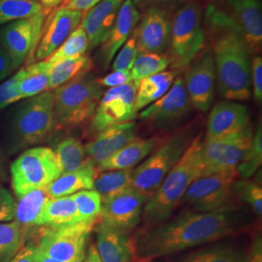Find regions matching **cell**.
I'll use <instances>...</instances> for the list:
<instances>
[{
    "mask_svg": "<svg viewBox=\"0 0 262 262\" xmlns=\"http://www.w3.org/2000/svg\"><path fill=\"white\" fill-rule=\"evenodd\" d=\"M241 228L232 207L208 213L188 212L139 230L132 238L135 258L151 262L224 240Z\"/></svg>",
    "mask_w": 262,
    "mask_h": 262,
    "instance_id": "obj_1",
    "label": "cell"
},
{
    "mask_svg": "<svg viewBox=\"0 0 262 262\" xmlns=\"http://www.w3.org/2000/svg\"><path fill=\"white\" fill-rule=\"evenodd\" d=\"M56 127L54 91L19 100L11 109L2 128L3 150L6 156L39 144Z\"/></svg>",
    "mask_w": 262,
    "mask_h": 262,
    "instance_id": "obj_2",
    "label": "cell"
},
{
    "mask_svg": "<svg viewBox=\"0 0 262 262\" xmlns=\"http://www.w3.org/2000/svg\"><path fill=\"white\" fill-rule=\"evenodd\" d=\"M201 142L202 133H199L156 192L149 198L142 214L145 226L159 225L168 220L181 205L188 187L202 176Z\"/></svg>",
    "mask_w": 262,
    "mask_h": 262,
    "instance_id": "obj_3",
    "label": "cell"
},
{
    "mask_svg": "<svg viewBox=\"0 0 262 262\" xmlns=\"http://www.w3.org/2000/svg\"><path fill=\"white\" fill-rule=\"evenodd\" d=\"M214 61L219 93L228 101H245L252 95L249 47L241 30L231 29L216 39Z\"/></svg>",
    "mask_w": 262,
    "mask_h": 262,
    "instance_id": "obj_4",
    "label": "cell"
},
{
    "mask_svg": "<svg viewBox=\"0 0 262 262\" xmlns=\"http://www.w3.org/2000/svg\"><path fill=\"white\" fill-rule=\"evenodd\" d=\"M103 95V88L91 73H85L54 91L56 126L74 128L93 118Z\"/></svg>",
    "mask_w": 262,
    "mask_h": 262,
    "instance_id": "obj_5",
    "label": "cell"
},
{
    "mask_svg": "<svg viewBox=\"0 0 262 262\" xmlns=\"http://www.w3.org/2000/svg\"><path fill=\"white\" fill-rule=\"evenodd\" d=\"M195 137L196 134L187 128L161 141L148 159L133 168L131 187L150 198Z\"/></svg>",
    "mask_w": 262,
    "mask_h": 262,
    "instance_id": "obj_6",
    "label": "cell"
},
{
    "mask_svg": "<svg viewBox=\"0 0 262 262\" xmlns=\"http://www.w3.org/2000/svg\"><path fill=\"white\" fill-rule=\"evenodd\" d=\"M9 169L11 184L17 198L47 187L62 174L55 151L46 147L24 150Z\"/></svg>",
    "mask_w": 262,
    "mask_h": 262,
    "instance_id": "obj_7",
    "label": "cell"
},
{
    "mask_svg": "<svg viewBox=\"0 0 262 262\" xmlns=\"http://www.w3.org/2000/svg\"><path fill=\"white\" fill-rule=\"evenodd\" d=\"M201 12L193 1H187L176 10L171 20V64L177 71L192 63L204 45Z\"/></svg>",
    "mask_w": 262,
    "mask_h": 262,
    "instance_id": "obj_8",
    "label": "cell"
},
{
    "mask_svg": "<svg viewBox=\"0 0 262 262\" xmlns=\"http://www.w3.org/2000/svg\"><path fill=\"white\" fill-rule=\"evenodd\" d=\"M96 223H78L60 227H43L36 247L60 262H82L88 240Z\"/></svg>",
    "mask_w": 262,
    "mask_h": 262,
    "instance_id": "obj_9",
    "label": "cell"
},
{
    "mask_svg": "<svg viewBox=\"0 0 262 262\" xmlns=\"http://www.w3.org/2000/svg\"><path fill=\"white\" fill-rule=\"evenodd\" d=\"M253 136L252 126L249 125L245 130L234 135L203 138L201 142L202 176L237 170Z\"/></svg>",
    "mask_w": 262,
    "mask_h": 262,
    "instance_id": "obj_10",
    "label": "cell"
},
{
    "mask_svg": "<svg viewBox=\"0 0 262 262\" xmlns=\"http://www.w3.org/2000/svg\"><path fill=\"white\" fill-rule=\"evenodd\" d=\"M193 106L188 97L184 79L176 77L168 92L139 114V119L156 131H168L185 122Z\"/></svg>",
    "mask_w": 262,
    "mask_h": 262,
    "instance_id": "obj_11",
    "label": "cell"
},
{
    "mask_svg": "<svg viewBox=\"0 0 262 262\" xmlns=\"http://www.w3.org/2000/svg\"><path fill=\"white\" fill-rule=\"evenodd\" d=\"M46 16L42 12L31 18L10 23L1 28L0 45L9 56L15 70L26 60L28 66L33 63Z\"/></svg>",
    "mask_w": 262,
    "mask_h": 262,
    "instance_id": "obj_12",
    "label": "cell"
},
{
    "mask_svg": "<svg viewBox=\"0 0 262 262\" xmlns=\"http://www.w3.org/2000/svg\"><path fill=\"white\" fill-rule=\"evenodd\" d=\"M237 177V170L201 176L188 187L181 203H186L192 212L198 213L230 207L232 186Z\"/></svg>",
    "mask_w": 262,
    "mask_h": 262,
    "instance_id": "obj_13",
    "label": "cell"
},
{
    "mask_svg": "<svg viewBox=\"0 0 262 262\" xmlns=\"http://www.w3.org/2000/svg\"><path fill=\"white\" fill-rule=\"evenodd\" d=\"M136 92L133 82L105 92L92 118V128L98 133L113 125L132 122L137 114L134 110Z\"/></svg>",
    "mask_w": 262,
    "mask_h": 262,
    "instance_id": "obj_14",
    "label": "cell"
},
{
    "mask_svg": "<svg viewBox=\"0 0 262 262\" xmlns=\"http://www.w3.org/2000/svg\"><path fill=\"white\" fill-rule=\"evenodd\" d=\"M149 197L134 188L102 200L100 221L123 232L130 233L142 222L143 209Z\"/></svg>",
    "mask_w": 262,
    "mask_h": 262,
    "instance_id": "obj_15",
    "label": "cell"
},
{
    "mask_svg": "<svg viewBox=\"0 0 262 262\" xmlns=\"http://www.w3.org/2000/svg\"><path fill=\"white\" fill-rule=\"evenodd\" d=\"M167 11L149 9L143 12L131 36L139 53L163 54L170 45L171 18Z\"/></svg>",
    "mask_w": 262,
    "mask_h": 262,
    "instance_id": "obj_16",
    "label": "cell"
},
{
    "mask_svg": "<svg viewBox=\"0 0 262 262\" xmlns=\"http://www.w3.org/2000/svg\"><path fill=\"white\" fill-rule=\"evenodd\" d=\"M215 61L213 52L208 51L191 63L185 74L184 83L193 108L207 112L215 96Z\"/></svg>",
    "mask_w": 262,
    "mask_h": 262,
    "instance_id": "obj_17",
    "label": "cell"
},
{
    "mask_svg": "<svg viewBox=\"0 0 262 262\" xmlns=\"http://www.w3.org/2000/svg\"><path fill=\"white\" fill-rule=\"evenodd\" d=\"M84 13L58 8L44 24L41 37L33 56V63L44 61L60 47L69 35L80 26Z\"/></svg>",
    "mask_w": 262,
    "mask_h": 262,
    "instance_id": "obj_18",
    "label": "cell"
},
{
    "mask_svg": "<svg viewBox=\"0 0 262 262\" xmlns=\"http://www.w3.org/2000/svg\"><path fill=\"white\" fill-rule=\"evenodd\" d=\"M250 124V113L243 104L222 101L215 104L208 117L204 138H217L234 135L245 130Z\"/></svg>",
    "mask_w": 262,
    "mask_h": 262,
    "instance_id": "obj_19",
    "label": "cell"
},
{
    "mask_svg": "<svg viewBox=\"0 0 262 262\" xmlns=\"http://www.w3.org/2000/svg\"><path fill=\"white\" fill-rule=\"evenodd\" d=\"M136 133L135 122H124L110 126L98 132L94 140L84 146L86 156L96 167L101 162L111 158L126 144L134 140L137 137Z\"/></svg>",
    "mask_w": 262,
    "mask_h": 262,
    "instance_id": "obj_20",
    "label": "cell"
},
{
    "mask_svg": "<svg viewBox=\"0 0 262 262\" xmlns=\"http://www.w3.org/2000/svg\"><path fill=\"white\" fill-rule=\"evenodd\" d=\"M96 250L102 262H132L135 259L134 243L129 233L100 221L94 225Z\"/></svg>",
    "mask_w": 262,
    "mask_h": 262,
    "instance_id": "obj_21",
    "label": "cell"
},
{
    "mask_svg": "<svg viewBox=\"0 0 262 262\" xmlns=\"http://www.w3.org/2000/svg\"><path fill=\"white\" fill-rule=\"evenodd\" d=\"M121 5L119 0H101L84 13L80 26L86 34L89 49L102 45L108 40Z\"/></svg>",
    "mask_w": 262,
    "mask_h": 262,
    "instance_id": "obj_22",
    "label": "cell"
},
{
    "mask_svg": "<svg viewBox=\"0 0 262 262\" xmlns=\"http://www.w3.org/2000/svg\"><path fill=\"white\" fill-rule=\"evenodd\" d=\"M249 253L250 249L221 240L180 255L167 256V260L164 262H243Z\"/></svg>",
    "mask_w": 262,
    "mask_h": 262,
    "instance_id": "obj_23",
    "label": "cell"
},
{
    "mask_svg": "<svg viewBox=\"0 0 262 262\" xmlns=\"http://www.w3.org/2000/svg\"><path fill=\"white\" fill-rule=\"evenodd\" d=\"M140 18L141 13L134 6L132 0L123 1L118 12L110 36L102 47V59L105 66L110 64L117 52L130 37Z\"/></svg>",
    "mask_w": 262,
    "mask_h": 262,
    "instance_id": "obj_24",
    "label": "cell"
},
{
    "mask_svg": "<svg viewBox=\"0 0 262 262\" xmlns=\"http://www.w3.org/2000/svg\"><path fill=\"white\" fill-rule=\"evenodd\" d=\"M234 11L249 49L258 51L262 45V8L260 0H226Z\"/></svg>",
    "mask_w": 262,
    "mask_h": 262,
    "instance_id": "obj_25",
    "label": "cell"
},
{
    "mask_svg": "<svg viewBox=\"0 0 262 262\" xmlns=\"http://www.w3.org/2000/svg\"><path fill=\"white\" fill-rule=\"evenodd\" d=\"M160 142L161 139L159 136H152L150 138L136 137L113 155L111 158L97 165L96 170L97 172H104L134 168L142 160L147 159Z\"/></svg>",
    "mask_w": 262,
    "mask_h": 262,
    "instance_id": "obj_26",
    "label": "cell"
},
{
    "mask_svg": "<svg viewBox=\"0 0 262 262\" xmlns=\"http://www.w3.org/2000/svg\"><path fill=\"white\" fill-rule=\"evenodd\" d=\"M97 173L96 167L90 160L82 168L63 173L48 185L45 187L48 195L51 198L70 196L81 190L93 189L94 178Z\"/></svg>",
    "mask_w": 262,
    "mask_h": 262,
    "instance_id": "obj_27",
    "label": "cell"
},
{
    "mask_svg": "<svg viewBox=\"0 0 262 262\" xmlns=\"http://www.w3.org/2000/svg\"><path fill=\"white\" fill-rule=\"evenodd\" d=\"M176 79L175 71H162L141 81L134 102L135 112L142 111L166 94Z\"/></svg>",
    "mask_w": 262,
    "mask_h": 262,
    "instance_id": "obj_28",
    "label": "cell"
},
{
    "mask_svg": "<svg viewBox=\"0 0 262 262\" xmlns=\"http://www.w3.org/2000/svg\"><path fill=\"white\" fill-rule=\"evenodd\" d=\"M78 223L75 203L70 195L50 198L38 219L37 226L54 228Z\"/></svg>",
    "mask_w": 262,
    "mask_h": 262,
    "instance_id": "obj_29",
    "label": "cell"
},
{
    "mask_svg": "<svg viewBox=\"0 0 262 262\" xmlns=\"http://www.w3.org/2000/svg\"><path fill=\"white\" fill-rule=\"evenodd\" d=\"M50 198L45 187L31 190L19 197L16 205L15 221L26 231L28 228L37 226L38 219Z\"/></svg>",
    "mask_w": 262,
    "mask_h": 262,
    "instance_id": "obj_30",
    "label": "cell"
},
{
    "mask_svg": "<svg viewBox=\"0 0 262 262\" xmlns=\"http://www.w3.org/2000/svg\"><path fill=\"white\" fill-rule=\"evenodd\" d=\"M92 59L86 56L77 58H69L55 63H49V86L50 90L66 84L79 76L84 75L93 68Z\"/></svg>",
    "mask_w": 262,
    "mask_h": 262,
    "instance_id": "obj_31",
    "label": "cell"
},
{
    "mask_svg": "<svg viewBox=\"0 0 262 262\" xmlns=\"http://www.w3.org/2000/svg\"><path fill=\"white\" fill-rule=\"evenodd\" d=\"M48 70L49 63L44 60L31 63L18 71L19 75L18 89L23 99L50 91Z\"/></svg>",
    "mask_w": 262,
    "mask_h": 262,
    "instance_id": "obj_32",
    "label": "cell"
},
{
    "mask_svg": "<svg viewBox=\"0 0 262 262\" xmlns=\"http://www.w3.org/2000/svg\"><path fill=\"white\" fill-rule=\"evenodd\" d=\"M54 151L62 174L82 168L90 161L84 145L74 137H67L60 141Z\"/></svg>",
    "mask_w": 262,
    "mask_h": 262,
    "instance_id": "obj_33",
    "label": "cell"
},
{
    "mask_svg": "<svg viewBox=\"0 0 262 262\" xmlns=\"http://www.w3.org/2000/svg\"><path fill=\"white\" fill-rule=\"evenodd\" d=\"M133 168L98 172L94 181L95 190L102 200L131 187Z\"/></svg>",
    "mask_w": 262,
    "mask_h": 262,
    "instance_id": "obj_34",
    "label": "cell"
},
{
    "mask_svg": "<svg viewBox=\"0 0 262 262\" xmlns=\"http://www.w3.org/2000/svg\"><path fill=\"white\" fill-rule=\"evenodd\" d=\"M170 66L171 59L167 55L138 52L130 70L132 82L137 86L143 79L165 71Z\"/></svg>",
    "mask_w": 262,
    "mask_h": 262,
    "instance_id": "obj_35",
    "label": "cell"
},
{
    "mask_svg": "<svg viewBox=\"0 0 262 262\" xmlns=\"http://www.w3.org/2000/svg\"><path fill=\"white\" fill-rule=\"evenodd\" d=\"M27 231L16 222L0 223V262H9L25 244Z\"/></svg>",
    "mask_w": 262,
    "mask_h": 262,
    "instance_id": "obj_36",
    "label": "cell"
},
{
    "mask_svg": "<svg viewBox=\"0 0 262 262\" xmlns=\"http://www.w3.org/2000/svg\"><path fill=\"white\" fill-rule=\"evenodd\" d=\"M44 12L38 0H0V26Z\"/></svg>",
    "mask_w": 262,
    "mask_h": 262,
    "instance_id": "obj_37",
    "label": "cell"
},
{
    "mask_svg": "<svg viewBox=\"0 0 262 262\" xmlns=\"http://www.w3.org/2000/svg\"><path fill=\"white\" fill-rule=\"evenodd\" d=\"M89 49V41L84 29L79 26L62 43L60 47L46 59L48 63L52 64L60 60L77 58L84 56V53Z\"/></svg>",
    "mask_w": 262,
    "mask_h": 262,
    "instance_id": "obj_38",
    "label": "cell"
},
{
    "mask_svg": "<svg viewBox=\"0 0 262 262\" xmlns=\"http://www.w3.org/2000/svg\"><path fill=\"white\" fill-rule=\"evenodd\" d=\"M79 223H97L102 210V198L94 190H81L71 195Z\"/></svg>",
    "mask_w": 262,
    "mask_h": 262,
    "instance_id": "obj_39",
    "label": "cell"
},
{
    "mask_svg": "<svg viewBox=\"0 0 262 262\" xmlns=\"http://www.w3.org/2000/svg\"><path fill=\"white\" fill-rule=\"evenodd\" d=\"M262 163V130L259 124L253 133V139L237 166L238 176L250 178L260 168Z\"/></svg>",
    "mask_w": 262,
    "mask_h": 262,
    "instance_id": "obj_40",
    "label": "cell"
},
{
    "mask_svg": "<svg viewBox=\"0 0 262 262\" xmlns=\"http://www.w3.org/2000/svg\"><path fill=\"white\" fill-rule=\"evenodd\" d=\"M232 193L242 201L252 207L253 212L258 217L262 215V188L257 182L242 179L235 181L232 186Z\"/></svg>",
    "mask_w": 262,
    "mask_h": 262,
    "instance_id": "obj_41",
    "label": "cell"
},
{
    "mask_svg": "<svg viewBox=\"0 0 262 262\" xmlns=\"http://www.w3.org/2000/svg\"><path fill=\"white\" fill-rule=\"evenodd\" d=\"M138 51L134 38L130 36L122 45L119 54L113 60L112 69L114 71L130 72L134 60L137 56Z\"/></svg>",
    "mask_w": 262,
    "mask_h": 262,
    "instance_id": "obj_42",
    "label": "cell"
},
{
    "mask_svg": "<svg viewBox=\"0 0 262 262\" xmlns=\"http://www.w3.org/2000/svg\"><path fill=\"white\" fill-rule=\"evenodd\" d=\"M19 80V72H17L13 77L0 84V110H3L23 99L18 89Z\"/></svg>",
    "mask_w": 262,
    "mask_h": 262,
    "instance_id": "obj_43",
    "label": "cell"
},
{
    "mask_svg": "<svg viewBox=\"0 0 262 262\" xmlns=\"http://www.w3.org/2000/svg\"><path fill=\"white\" fill-rule=\"evenodd\" d=\"M187 0H132L134 6L139 12L149 9H160L172 13L180 8Z\"/></svg>",
    "mask_w": 262,
    "mask_h": 262,
    "instance_id": "obj_44",
    "label": "cell"
},
{
    "mask_svg": "<svg viewBox=\"0 0 262 262\" xmlns=\"http://www.w3.org/2000/svg\"><path fill=\"white\" fill-rule=\"evenodd\" d=\"M17 200L6 187L0 186V223L15 221Z\"/></svg>",
    "mask_w": 262,
    "mask_h": 262,
    "instance_id": "obj_45",
    "label": "cell"
},
{
    "mask_svg": "<svg viewBox=\"0 0 262 262\" xmlns=\"http://www.w3.org/2000/svg\"><path fill=\"white\" fill-rule=\"evenodd\" d=\"M252 71V88L255 101L261 104L262 101V58L255 56L251 63Z\"/></svg>",
    "mask_w": 262,
    "mask_h": 262,
    "instance_id": "obj_46",
    "label": "cell"
},
{
    "mask_svg": "<svg viewBox=\"0 0 262 262\" xmlns=\"http://www.w3.org/2000/svg\"><path fill=\"white\" fill-rule=\"evenodd\" d=\"M99 84L104 88L107 86L109 89L121 86L123 84H129L132 82L130 72H122V71H113L103 78L97 79Z\"/></svg>",
    "mask_w": 262,
    "mask_h": 262,
    "instance_id": "obj_47",
    "label": "cell"
},
{
    "mask_svg": "<svg viewBox=\"0 0 262 262\" xmlns=\"http://www.w3.org/2000/svg\"><path fill=\"white\" fill-rule=\"evenodd\" d=\"M101 0H66L60 8L86 13Z\"/></svg>",
    "mask_w": 262,
    "mask_h": 262,
    "instance_id": "obj_48",
    "label": "cell"
},
{
    "mask_svg": "<svg viewBox=\"0 0 262 262\" xmlns=\"http://www.w3.org/2000/svg\"><path fill=\"white\" fill-rule=\"evenodd\" d=\"M36 248V244L29 242L24 244L17 254L9 262H33V254Z\"/></svg>",
    "mask_w": 262,
    "mask_h": 262,
    "instance_id": "obj_49",
    "label": "cell"
},
{
    "mask_svg": "<svg viewBox=\"0 0 262 262\" xmlns=\"http://www.w3.org/2000/svg\"><path fill=\"white\" fill-rule=\"evenodd\" d=\"M14 70L15 69L10 60L9 56H7L0 45V82L6 79Z\"/></svg>",
    "mask_w": 262,
    "mask_h": 262,
    "instance_id": "obj_50",
    "label": "cell"
},
{
    "mask_svg": "<svg viewBox=\"0 0 262 262\" xmlns=\"http://www.w3.org/2000/svg\"><path fill=\"white\" fill-rule=\"evenodd\" d=\"M243 262H262L261 237L257 236L250 248V253Z\"/></svg>",
    "mask_w": 262,
    "mask_h": 262,
    "instance_id": "obj_51",
    "label": "cell"
},
{
    "mask_svg": "<svg viewBox=\"0 0 262 262\" xmlns=\"http://www.w3.org/2000/svg\"><path fill=\"white\" fill-rule=\"evenodd\" d=\"M6 154L0 149V183H5L9 179L10 169L8 168Z\"/></svg>",
    "mask_w": 262,
    "mask_h": 262,
    "instance_id": "obj_52",
    "label": "cell"
},
{
    "mask_svg": "<svg viewBox=\"0 0 262 262\" xmlns=\"http://www.w3.org/2000/svg\"><path fill=\"white\" fill-rule=\"evenodd\" d=\"M82 262H102L99 257L98 252L96 250L95 244H91L89 246V248L85 251L84 259Z\"/></svg>",
    "mask_w": 262,
    "mask_h": 262,
    "instance_id": "obj_53",
    "label": "cell"
},
{
    "mask_svg": "<svg viewBox=\"0 0 262 262\" xmlns=\"http://www.w3.org/2000/svg\"><path fill=\"white\" fill-rule=\"evenodd\" d=\"M43 7L44 13L47 15L51 10L55 9L60 4H63L66 0H38Z\"/></svg>",
    "mask_w": 262,
    "mask_h": 262,
    "instance_id": "obj_54",
    "label": "cell"
},
{
    "mask_svg": "<svg viewBox=\"0 0 262 262\" xmlns=\"http://www.w3.org/2000/svg\"><path fill=\"white\" fill-rule=\"evenodd\" d=\"M33 262H60L57 261L56 259H53L49 257L45 253H42L37 247L35 248L34 254H33Z\"/></svg>",
    "mask_w": 262,
    "mask_h": 262,
    "instance_id": "obj_55",
    "label": "cell"
},
{
    "mask_svg": "<svg viewBox=\"0 0 262 262\" xmlns=\"http://www.w3.org/2000/svg\"><path fill=\"white\" fill-rule=\"evenodd\" d=\"M132 262H150L149 260H146V259H137V258H135L134 260Z\"/></svg>",
    "mask_w": 262,
    "mask_h": 262,
    "instance_id": "obj_56",
    "label": "cell"
},
{
    "mask_svg": "<svg viewBox=\"0 0 262 262\" xmlns=\"http://www.w3.org/2000/svg\"><path fill=\"white\" fill-rule=\"evenodd\" d=\"M119 1H121V2H122V0H119Z\"/></svg>",
    "mask_w": 262,
    "mask_h": 262,
    "instance_id": "obj_57",
    "label": "cell"
}]
</instances>
